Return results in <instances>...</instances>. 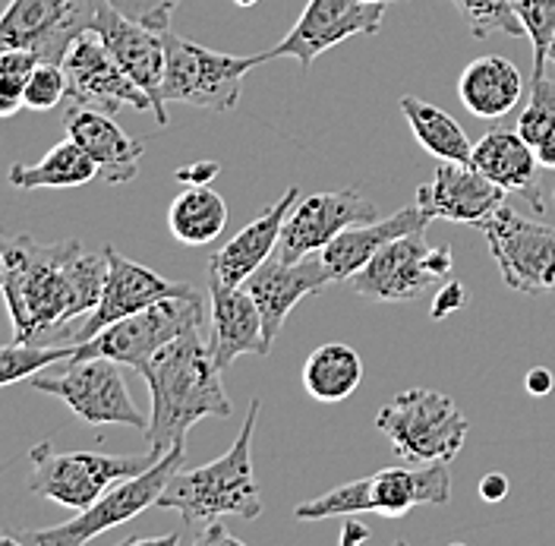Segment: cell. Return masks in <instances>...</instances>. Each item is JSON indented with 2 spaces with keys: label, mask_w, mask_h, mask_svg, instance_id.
I'll return each instance as SVG.
<instances>
[{
  "label": "cell",
  "mask_w": 555,
  "mask_h": 546,
  "mask_svg": "<svg viewBox=\"0 0 555 546\" xmlns=\"http://www.w3.org/2000/svg\"><path fill=\"white\" fill-rule=\"evenodd\" d=\"M7 259L3 304L10 309L13 342H73V329L99 307L107 256L82 250V240L41 243L29 234H3Z\"/></svg>",
  "instance_id": "cell-1"
},
{
  "label": "cell",
  "mask_w": 555,
  "mask_h": 546,
  "mask_svg": "<svg viewBox=\"0 0 555 546\" xmlns=\"http://www.w3.org/2000/svg\"><path fill=\"white\" fill-rule=\"evenodd\" d=\"M139 376L149 385L152 414L145 427L149 452L165 455L173 445L186 443V433L208 417H231V402L221 385V370L203 342L199 329L165 344Z\"/></svg>",
  "instance_id": "cell-2"
},
{
  "label": "cell",
  "mask_w": 555,
  "mask_h": 546,
  "mask_svg": "<svg viewBox=\"0 0 555 546\" xmlns=\"http://www.w3.org/2000/svg\"><path fill=\"white\" fill-rule=\"evenodd\" d=\"M262 402L253 398L243 417L237 443L221 458L208 461L193 471H173L165 493L158 496V509H171L190 528H206L221 518H243L253 521L262 515V496L253 471V430L259 420Z\"/></svg>",
  "instance_id": "cell-3"
},
{
  "label": "cell",
  "mask_w": 555,
  "mask_h": 546,
  "mask_svg": "<svg viewBox=\"0 0 555 546\" xmlns=\"http://www.w3.org/2000/svg\"><path fill=\"white\" fill-rule=\"evenodd\" d=\"M451 499V474L442 461L411 468H382L376 474L341 483L310 503L297 506V521L322 518H350V515L376 512L385 518H404L416 506H446Z\"/></svg>",
  "instance_id": "cell-4"
},
{
  "label": "cell",
  "mask_w": 555,
  "mask_h": 546,
  "mask_svg": "<svg viewBox=\"0 0 555 546\" xmlns=\"http://www.w3.org/2000/svg\"><path fill=\"white\" fill-rule=\"evenodd\" d=\"M376 430L391 443V452L411 465H449L467 443L470 423L449 395L411 389L376 414Z\"/></svg>",
  "instance_id": "cell-5"
},
{
  "label": "cell",
  "mask_w": 555,
  "mask_h": 546,
  "mask_svg": "<svg viewBox=\"0 0 555 546\" xmlns=\"http://www.w3.org/2000/svg\"><path fill=\"white\" fill-rule=\"evenodd\" d=\"M162 455L145 452V455H107V452H57L51 440H41L29 452L33 461V478L29 490L82 512L89 509L99 496H104L117 480L142 474L152 468Z\"/></svg>",
  "instance_id": "cell-6"
},
{
  "label": "cell",
  "mask_w": 555,
  "mask_h": 546,
  "mask_svg": "<svg viewBox=\"0 0 555 546\" xmlns=\"http://www.w3.org/2000/svg\"><path fill=\"white\" fill-rule=\"evenodd\" d=\"M183 445L186 443L168 448L142 474L117 480L89 509L76 512V518H69L64 524H54V528H44V531H26L16 541L35 546H82L89 544V541H95L104 531L117 528V524L133 521L149 506H158V496L165 493V486L173 478V471L183 468V458H186V448Z\"/></svg>",
  "instance_id": "cell-7"
},
{
  "label": "cell",
  "mask_w": 555,
  "mask_h": 546,
  "mask_svg": "<svg viewBox=\"0 0 555 546\" xmlns=\"http://www.w3.org/2000/svg\"><path fill=\"white\" fill-rule=\"evenodd\" d=\"M165 82H162V99L165 104H193L208 111H234L241 104L243 76L253 67L266 64L269 54H221L208 51L203 45L173 35L165 29Z\"/></svg>",
  "instance_id": "cell-8"
},
{
  "label": "cell",
  "mask_w": 555,
  "mask_h": 546,
  "mask_svg": "<svg viewBox=\"0 0 555 546\" xmlns=\"http://www.w3.org/2000/svg\"><path fill=\"white\" fill-rule=\"evenodd\" d=\"M206 326V304L203 294H180L155 301L152 307L139 309L133 316H124L111 326H104L89 342L76 344L73 357H111L124 367L142 370L165 344L173 339L203 329Z\"/></svg>",
  "instance_id": "cell-9"
},
{
  "label": "cell",
  "mask_w": 555,
  "mask_h": 546,
  "mask_svg": "<svg viewBox=\"0 0 555 546\" xmlns=\"http://www.w3.org/2000/svg\"><path fill=\"white\" fill-rule=\"evenodd\" d=\"M120 367L124 364L111 357H69L64 360V373H38L29 379V385L35 392L61 398L79 420L92 427L120 423V427H133L145 433L149 417L130 398Z\"/></svg>",
  "instance_id": "cell-10"
},
{
  "label": "cell",
  "mask_w": 555,
  "mask_h": 546,
  "mask_svg": "<svg viewBox=\"0 0 555 546\" xmlns=\"http://www.w3.org/2000/svg\"><path fill=\"white\" fill-rule=\"evenodd\" d=\"M502 281L527 297L555 294V228L505 203L480 225Z\"/></svg>",
  "instance_id": "cell-11"
},
{
  "label": "cell",
  "mask_w": 555,
  "mask_h": 546,
  "mask_svg": "<svg viewBox=\"0 0 555 546\" xmlns=\"http://www.w3.org/2000/svg\"><path fill=\"white\" fill-rule=\"evenodd\" d=\"M104 0H10L0 16V51L23 48L38 61L61 64L69 45L95 29Z\"/></svg>",
  "instance_id": "cell-12"
},
{
  "label": "cell",
  "mask_w": 555,
  "mask_h": 546,
  "mask_svg": "<svg viewBox=\"0 0 555 546\" xmlns=\"http://www.w3.org/2000/svg\"><path fill=\"white\" fill-rule=\"evenodd\" d=\"M61 67L67 73V104L95 107L104 114H117L124 107L152 111V99L114 61V54L107 51V45L95 29L82 33L69 45Z\"/></svg>",
  "instance_id": "cell-13"
},
{
  "label": "cell",
  "mask_w": 555,
  "mask_h": 546,
  "mask_svg": "<svg viewBox=\"0 0 555 546\" xmlns=\"http://www.w3.org/2000/svg\"><path fill=\"white\" fill-rule=\"evenodd\" d=\"M385 16L382 0H310L294 23V29L278 41L269 54L275 58H294L304 73H310L312 61L325 54L328 48L341 45L353 35H376Z\"/></svg>",
  "instance_id": "cell-14"
},
{
  "label": "cell",
  "mask_w": 555,
  "mask_h": 546,
  "mask_svg": "<svg viewBox=\"0 0 555 546\" xmlns=\"http://www.w3.org/2000/svg\"><path fill=\"white\" fill-rule=\"evenodd\" d=\"M104 256H107V278H104L102 301L73 329V344L89 342L92 335L102 332L104 326H111V322H117L124 316H133L139 309L152 307L155 301L196 294L193 284L171 281V278L158 275L155 269L142 266V263H133L124 253H117L111 243L104 246Z\"/></svg>",
  "instance_id": "cell-15"
},
{
  "label": "cell",
  "mask_w": 555,
  "mask_h": 546,
  "mask_svg": "<svg viewBox=\"0 0 555 546\" xmlns=\"http://www.w3.org/2000/svg\"><path fill=\"white\" fill-rule=\"evenodd\" d=\"M376 218H382L376 203H370L353 187L338 190V193H312V196L297 200V205L291 208L275 253L287 263L304 259V256L319 253L322 246H328L350 225L376 221Z\"/></svg>",
  "instance_id": "cell-16"
},
{
  "label": "cell",
  "mask_w": 555,
  "mask_h": 546,
  "mask_svg": "<svg viewBox=\"0 0 555 546\" xmlns=\"http://www.w3.org/2000/svg\"><path fill=\"white\" fill-rule=\"evenodd\" d=\"M95 33L102 35L107 51L114 54V61L127 69L139 89L152 99V114H155L158 127H168V104L162 99L165 64H168L165 33L149 29L137 20L124 16L107 0L102 3L99 16H95Z\"/></svg>",
  "instance_id": "cell-17"
},
{
  "label": "cell",
  "mask_w": 555,
  "mask_h": 546,
  "mask_svg": "<svg viewBox=\"0 0 555 546\" xmlns=\"http://www.w3.org/2000/svg\"><path fill=\"white\" fill-rule=\"evenodd\" d=\"M505 190L492 183L480 168L461 165V162H442L436 168L433 183H423L416 190V205L436 221H454V225H483L505 205Z\"/></svg>",
  "instance_id": "cell-18"
},
{
  "label": "cell",
  "mask_w": 555,
  "mask_h": 546,
  "mask_svg": "<svg viewBox=\"0 0 555 546\" xmlns=\"http://www.w3.org/2000/svg\"><path fill=\"white\" fill-rule=\"evenodd\" d=\"M426 231H414L404 238L391 240L388 246H382L379 253L350 278L353 291L366 301H379V304H404L416 301L433 281L436 275L426 269Z\"/></svg>",
  "instance_id": "cell-19"
},
{
  "label": "cell",
  "mask_w": 555,
  "mask_h": 546,
  "mask_svg": "<svg viewBox=\"0 0 555 546\" xmlns=\"http://www.w3.org/2000/svg\"><path fill=\"white\" fill-rule=\"evenodd\" d=\"M325 284H332L328 272L322 269L319 256H304V259H281L272 256L266 259L256 272L246 278V291L256 301V307L262 313V332H266V344L272 347L284 326V319L291 316V309L297 307L304 297H310L315 291H322Z\"/></svg>",
  "instance_id": "cell-20"
},
{
  "label": "cell",
  "mask_w": 555,
  "mask_h": 546,
  "mask_svg": "<svg viewBox=\"0 0 555 546\" xmlns=\"http://www.w3.org/2000/svg\"><path fill=\"white\" fill-rule=\"evenodd\" d=\"M208 304H211V357L218 370H228L243 354L266 357L272 347L266 344L262 313L246 288L224 284L218 275L208 272Z\"/></svg>",
  "instance_id": "cell-21"
},
{
  "label": "cell",
  "mask_w": 555,
  "mask_h": 546,
  "mask_svg": "<svg viewBox=\"0 0 555 546\" xmlns=\"http://www.w3.org/2000/svg\"><path fill=\"white\" fill-rule=\"evenodd\" d=\"M433 218L420 208V205H404L388 218H376V221H360L345 228L338 238L332 240L328 246H322L315 256L322 263V269L328 272V278L338 281H350L353 275L360 272L382 246H388L391 240L414 234V231H426Z\"/></svg>",
  "instance_id": "cell-22"
},
{
  "label": "cell",
  "mask_w": 555,
  "mask_h": 546,
  "mask_svg": "<svg viewBox=\"0 0 555 546\" xmlns=\"http://www.w3.org/2000/svg\"><path fill=\"white\" fill-rule=\"evenodd\" d=\"M64 130H67L69 139H76L89 152V158L99 165V177L104 183H130L139 174L145 142L127 137L124 127L114 120V114L67 104Z\"/></svg>",
  "instance_id": "cell-23"
},
{
  "label": "cell",
  "mask_w": 555,
  "mask_h": 546,
  "mask_svg": "<svg viewBox=\"0 0 555 546\" xmlns=\"http://www.w3.org/2000/svg\"><path fill=\"white\" fill-rule=\"evenodd\" d=\"M297 200H300V190L287 187L281 200H275L262 215H256L241 234H234L218 253H211L208 272L218 275L224 284H234V288L246 284L249 275L256 272L266 259L275 256L281 228H284V221H287V215L297 205Z\"/></svg>",
  "instance_id": "cell-24"
},
{
  "label": "cell",
  "mask_w": 555,
  "mask_h": 546,
  "mask_svg": "<svg viewBox=\"0 0 555 546\" xmlns=\"http://www.w3.org/2000/svg\"><path fill=\"white\" fill-rule=\"evenodd\" d=\"M474 168L499 183L505 193H520L530 208L543 218L546 203H543V190H540V177H537V149L520 137L518 130H489L474 142Z\"/></svg>",
  "instance_id": "cell-25"
},
{
  "label": "cell",
  "mask_w": 555,
  "mask_h": 546,
  "mask_svg": "<svg viewBox=\"0 0 555 546\" xmlns=\"http://www.w3.org/2000/svg\"><path fill=\"white\" fill-rule=\"evenodd\" d=\"M520 92H524L520 69L499 54L470 61L457 79V99L480 120L505 117L520 102Z\"/></svg>",
  "instance_id": "cell-26"
},
{
  "label": "cell",
  "mask_w": 555,
  "mask_h": 546,
  "mask_svg": "<svg viewBox=\"0 0 555 546\" xmlns=\"http://www.w3.org/2000/svg\"><path fill=\"white\" fill-rule=\"evenodd\" d=\"M99 177V165L89 158V152L76 142V139H64L57 145H51L44 152L41 162L35 165H23L13 162L7 172V183L33 193V190H73V187H86L89 180Z\"/></svg>",
  "instance_id": "cell-27"
},
{
  "label": "cell",
  "mask_w": 555,
  "mask_h": 546,
  "mask_svg": "<svg viewBox=\"0 0 555 546\" xmlns=\"http://www.w3.org/2000/svg\"><path fill=\"white\" fill-rule=\"evenodd\" d=\"M363 382V360L345 342L319 344L304 364V389L322 405L347 402Z\"/></svg>",
  "instance_id": "cell-28"
},
{
  "label": "cell",
  "mask_w": 555,
  "mask_h": 546,
  "mask_svg": "<svg viewBox=\"0 0 555 546\" xmlns=\"http://www.w3.org/2000/svg\"><path fill=\"white\" fill-rule=\"evenodd\" d=\"M168 228L183 246H206L228 228V203L208 187H186L168 208Z\"/></svg>",
  "instance_id": "cell-29"
},
{
  "label": "cell",
  "mask_w": 555,
  "mask_h": 546,
  "mask_svg": "<svg viewBox=\"0 0 555 546\" xmlns=\"http://www.w3.org/2000/svg\"><path fill=\"white\" fill-rule=\"evenodd\" d=\"M401 111L414 130L416 142L436 155L439 162H461V165H470L474 158V142L467 139V134L457 127V120L451 117L449 111L436 107V104L414 99V96H404L401 99Z\"/></svg>",
  "instance_id": "cell-30"
},
{
  "label": "cell",
  "mask_w": 555,
  "mask_h": 546,
  "mask_svg": "<svg viewBox=\"0 0 555 546\" xmlns=\"http://www.w3.org/2000/svg\"><path fill=\"white\" fill-rule=\"evenodd\" d=\"M76 354V344H0V385L33 379L51 364H64Z\"/></svg>",
  "instance_id": "cell-31"
},
{
  "label": "cell",
  "mask_w": 555,
  "mask_h": 546,
  "mask_svg": "<svg viewBox=\"0 0 555 546\" xmlns=\"http://www.w3.org/2000/svg\"><path fill=\"white\" fill-rule=\"evenodd\" d=\"M451 3L457 7L467 29L477 38H489L492 33H505L512 38L527 35L512 0H451Z\"/></svg>",
  "instance_id": "cell-32"
},
{
  "label": "cell",
  "mask_w": 555,
  "mask_h": 546,
  "mask_svg": "<svg viewBox=\"0 0 555 546\" xmlns=\"http://www.w3.org/2000/svg\"><path fill=\"white\" fill-rule=\"evenodd\" d=\"M515 130L533 149L555 130V79L550 73L533 76V82H530V102L520 111Z\"/></svg>",
  "instance_id": "cell-33"
},
{
  "label": "cell",
  "mask_w": 555,
  "mask_h": 546,
  "mask_svg": "<svg viewBox=\"0 0 555 546\" xmlns=\"http://www.w3.org/2000/svg\"><path fill=\"white\" fill-rule=\"evenodd\" d=\"M35 67H38V58L33 51H23V48L0 51V120L26 107V82Z\"/></svg>",
  "instance_id": "cell-34"
},
{
  "label": "cell",
  "mask_w": 555,
  "mask_h": 546,
  "mask_svg": "<svg viewBox=\"0 0 555 546\" xmlns=\"http://www.w3.org/2000/svg\"><path fill=\"white\" fill-rule=\"evenodd\" d=\"M515 10L533 45V76H543L555 38V0H515Z\"/></svg>",
  "instance_id": "cell-35"
},
{
  "label": "cell",
  "mask_w": 555,
  "mask_h": 546,
  "mask_svg": "<svg viewBox=\"0 0 555 546\" xmlns=\"http://www.w3.org/2000/svg\"><path fill=\"white\" fill-rule=\"evenodd\" d=\"M67 102V73L61 64L38 61L29 82H26V107L29 111H51Z\"/></svg>",
  "instance_id": "cell-36"
},
{
  "label": "cell",
  "mask_w": 555,
  "mask_h": 546,
  "mask_svg": "<svg viewBox=\"0 0 555 546\" xmlns=\"http://www.w3.org/2000/svg\"><path fill=\"white\" fill-rule=\"evenodd\" d=\"M107 3L142 26L165 33V29H171V16L180 0H107Z\"/></svg>",
  "instance_id": "cell-37"
},
{
  "label": "cell",
  "mask_w": 555,
  "mask_h": 546,
  "mask_svg": "<svg viewBox=\"0 0 555 546\" xmlns=\"http://www.w3.org/2000/svg\"><path fill=\"white\" fill-rule=\"evenodd\" d=\"M467 304H470V291H467L461 281H449V284H442V288H439V294H436V301H433L429 316L439 322V319H446V316H451V313L464 309Z\"/></svg>",
  "instance_id": "cell-38"
},
{
  "label": "cell",
  "mask_w": 555,
  "mask_h": 546,
  "mask_svg": "<svg viewBox=\"0 0 555 546\" xmlns=\"http://www.w3.org/2000/svg\"><path fill=\"white\" fill-rule=\"evenodd\" d=\"M218 174H221V165H218V162H193V165L180 168L173 177H177L183 187H208Z\"/></svg>",
  "instance_id": "cell-39"
},
{
  "label": "cell",
  "mask_w": 555,
  "mask_h": 546,
  "mask_svg": "<svg viewBox=\"0 0 555 546\" xmlns=\"http://www.w3.org/2000/svg\"><path fill=\"white\" fill-rule=\"evenodd\" d=\"M215 544L243 546V541L241 537H234V534L224 528V521H211V524H206V528L196 534V546H215Z\"/></svg>",
  "instance_id": "cell-40"
},
{
  "label": "cell",
  "mask_w": 555,
  "mask_h": 546,
  "mask_svg": "<svg viewBox=\"0 0 555 546\" xmlns=\"http://www.w3.org/2000/svg\"><path fill=\"white\" fill-rule=\"evenodd\" d=\"M426 269L436 275V278H446L454 269V256H451V246L439 243V246H429L426 253Z\"/></svg>",
  "instance_id": "cell-41"
},
{
  "label": "cell",
  "mask_w": 555,
  "mask_h": 546,
  "mask_svg": "<svg viewBox=\"0 0 555 546\" xmlns=\"http://www.w3.org/2000/svg\"><path fill=\"white\" fill-rule=\"evenodd\" d=\"M505 496H508V478L505 474L492 471V474H486L480 480V499L483 503H502Z\"/></svg>",
  "instance_id": "cell-42"
},
{
  "label": "cell",
  "mask_w": 555,
  "mask_h": 546,
  "mask_svg": "<svg viewBox=\"0 0 555 546\" xmlns=\"http://www.w3.org/2000/svg\"><path fill=\"white\" fill-rule=\"evenodd\" d=\"M524 385H527V392H530L533 398H543V395L553 392L555 379L546 367H533V370L527 373V379H524Z\"/></svg>",
  "instance_id": "cell-43"
},
{
  "label": "cell",
  "mask_w": 555,
  "mask_h": 546,
  "mask_svg": "<svg viewBox=\"0 0 555 546\" xmlns=\"http://www.w3.org/2000/svg\"><path fill=\"white\" fill-rule=\"evenodd\" d=\"M363 541H370V528H366V524H360V521H345V531H341V546L363 544Z\"/></svg>",
  "instance_id": "cell-44"
},
{
  "label": "cell",
  "mask_w": 555,
  "mask_h": 546,
  "mask_svg": "<svg viewBox=\"0 0 555 546\" xmlns=\"http://www.w3.org/2000/svg\"><path fill=\"white\" fill-rule=\"evenodd\" d=\"M537 158H540V168H553L555 172V130L537 145Z\"/></svg>",
  "instance_id": "cell-45"
},
{
  "label": "cell",
  "mask_w": 555,
  "mask_h": 546,
  "mask_svg": "<svg viewBox=\"0 0 555 546\" xmlns=\"http://www.w3.org/2000/svg\"><path fill=\"white\" fill-rule=\"evenodd\" d=\"M180 537L177 534H168V537H130L127 544L124 546H133V544H155V546H162V544H177Z\"/></svg>",
  "instance_id": "cell-46"
},
{
  "label": "cell",
  "mask_w": 555,
  "mask_h": 546,
  "mask_svg": "<svg viewBox=\"0 0 555 546\" xmlns=\"http://www.w3.org/2000/svg\"><path fill=\"white\" fill-rule=\"evenodd\" d=\"M3 281H7V259L0 253V297H3Z\"/></svg>",
  "instance_id": "cell-47"
},
{
  "label": "cell",
  "mask_w": 555,
  "mask_h": 546,
  "mask_svg": "<svg viewBox=\"0 0 555 546\" xmlns=\"http://www.w3.org/2000/svg\"><path fill=\"white\" fill-rule=\"evenodd\" d=\"M237 7H253V3H259V0H234Z\"/></svg>",
  "instance_id": "cell-48"
},
{
  "label": "cell",
  "mask_w": 555,
  "mask_h": 546,
  "mask_svg": "<svg viewBox=\"0 0 555 546\" xmlns=\"http://www.w3.org/2000/svg\"><path fill=\"white\" fill-rule=\"evenodd\" d=\"M550 61L555 64V38H553V45H550Z\"/></svg>",
  "instance_id": "cell-49"
},
{
  "label": "cell",
  "mask_w": 555,
  "mask_h": 546,
  "mask_svg": "<svg viewBox=\"0 0 555 546\" xmlns=\"http://www.w3.org/2000/svg\"><path fill=\"white\" fill-rule=\"evenodd\" d=\"M382 3H391V0H382Z\"/></svg>",
  "instance_id": "cell-50"
},
{
  "label": "cell",
  "mask_w": 555,
  "mask_h": 546,
  "mask_svg": "<svg viewBox=\"0 0 555 546\" xmlns=\"http://www.w3.org/2000/svg\"><path fill=\"white\" fill-rule=\"evenodd\" d=\"M553 200H555V193H553Z\"/></svg>",
  "instance_id": "cell-51"
}]
</instances>
